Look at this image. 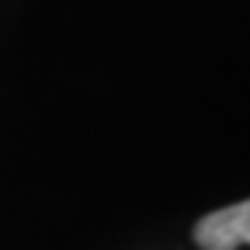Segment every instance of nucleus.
Wrapping results in <instances>:
<instances>
[{"label": "nucleus", "mask_w": 250, "mask_h": 250, "mask_svg": "<svg viewBox=\"0 0 250 250\" xmlns=\"http://www.w3.org/2000/svg\"><path fill=\"white\" fill-rule=\"evenodd\" d=\"M250 240V202H236L195 223V243L202 250H236Z\"/></svg>", "instance_id": "obj_1"}]
</instances>
